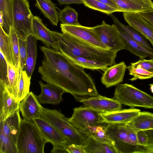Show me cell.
Here are the masks:
<instances>
[{
  "mask_svg": "<svg viewBox=\"0 0 153 153\" xmlns=\"http://www.w3.org/2000/svg\"><path fill=\"white\" fill-rule=\"evenodd\" d=\"M40 49L43 59L38 72L44 81L71 94L78 102L99 95L94 79L84 68L59 51L43 46Z\"/></svg>",
  "mask_w": 153,
  "mask_h": 153,
  "instance_id": "6da1fadb",
  "label": "cell"
},
{
  "mask_svg": "<svg viewBox=\"0 0 153 153\" xmlns=\"http://www.w3.org/2000/svg\"><path fill=\"white\" fill-rule=\"evenodd\" d=\"M59 51L68 57H76L108 64L115 63L117 52L95 46L68 34L51 31Z\"/></svg>",
  "mask_w": 153,
  "mask_h": 153,
  "instance_id": "7a4b0ae2",
  "label": "cell"
},
{
  "mask_svg": "<svg viewBox=\"0 0 153 153\" xmlns=\"http://www.w3.org/2000/svg\"><path fill=\"white\" fill-rule=\"evenodd\" d=\"M48 143L33 122L21 119L17 137V153H44Z\"/></svg>",
  "mask_w": 153,
  "mask_h": 153,
  "instance_id": "3957f363",
  "label": "cell"
},
{
  "mask_svg": "<svg viewBox=\"0 0 153 153\" xmlns=\"http://www.w3.org/2000/svg\"><path fill=\"white\" fill-rule=\"evenodd\" d=\"M55 128L67 140L68 145H84L86 136L74 126L68 118L56 109L43 108L40 116Z\"/></svg>",
  "mask_w": 153,
  "mask_h": 153,
  "instance_id": "277c9868",
  "label": "cell"
},
{
  "mask_svg": "<svg viewBox=\"0 0 153 153\" xmlns=\"http://www.w3.org/2000/svg\"><path fill=\"white\" fill-rule=\"evenodd\" d=\"M113 98L122 105L131 107L153 108V97L131 84H118Z\"/></svg>",
  "mask_w": 153,
  "mask_h": 153,
  "instance_id": "5b68a950",
  "label": "cell"
},
{
  "mask_svg": "<svg viewBox=\"0 0 153 153\" xmlns=\"http://www.w3.org/2000/svg\"><path fill=\"white\" fill-rule=\"evenodd\" d=\"M13 25L19 39L26 40L33 34L32 23L34 16L28 0H12Z\"/></svg>",
  "mask_w": 153,
  "mask_h": 153,
  "instance_id": "8992f818",
  "label": "cell"
},
{
  "mask_svg": "<svg viewBox=\"0 0 153 153\" xmlns=\"http://www.w3.org/2000/svg\"><path fill=\"white\" fill-rule=\"evenodd\" d=\"M105 127L109 140L117 153H136V148L129 140L126 123H108Z\"/></svg>",
  "mask_w": 153,
  "mask_h": 153,
  "instance_id": "52a82bcc",
  "label": "cell"
},
{
  "mask_svg": "<svg viewBox=\"0 0 153 153\" xmlns=\"http://www.w3.org/2000/svg\"><path fill=\"white\" fill-rule=\"evenodd\" d=\"M100 41L109 50L117 53L125 47L119 31L114 25H110L103 21L100 25L91 27Z\"/></svg>",
  "mask_w": 153,
  "mask_h": 153,
  "instance_id": "ba28073f",
  "label": "cell"
},
{
  "mask_svg": "<svg viewBox=\"0 0 153 153\" xmlns=\"http://www.w3.org/2000/svg\"><path fill=\"white\" fill-rule=\"evenodd\" d=\"M73 110L72 116L68 120L79 130L83 129L87 126L102 125L105 123L101 113L90 107L85 105L76 107Z\"/></svg>",
  "mask_w": 153,
  "mask_h": 153,
  "instance_id": "9c48e42d",
  "label": "cell"
},
{
  "mask_svg": "<svg viewBox=\"0 0 153 153\" xmlns=\"http://www.w3.org/2000/svg\"><path fill=\"white\" fill-rule=\"evenodd\" d=\"M62 33L74 36L98 48L109 50L100 41L91 27L60 24Z\"/></svg>",
  "mask_w": 153,
  "mask_h": 153,
  "instance_id": "30bf717a",
  "label": "cell"
},
{
  "mask_svg": "<svg viewBox=\"0 0 153 153\" xmlns=\"http://www.w3.org/2000/svg\"><path fill=\"white\" fill-rule=\"evenodd\" d=\"M36 126L48 143L54 146L65 147L68 145L65 138L53 126L40 117L32 120Z\"/></svg>",
  "mask_w": 153,
  "mask_h": 153,
  "instance_id": "8fae6325",
  "label": "cell"
},
{
  "mask_svg": "<svg viewBox=\"0 0 153 153\" xmlns=\"http://www.w3.org/2000/svg\"><path fill=\"white\" fill-rule=\"evenodd\" d=\"M79 102L101 113L111 112L122 108V104L117 100L99 94L82 100Z\"/></svg>",
  "mask_w": 153,
  "mask_h": 153,
  "instance_id": "7c38bea8",
  "label": "cell"
},
{
  "mask_svg": "<svg viewBox=\"0 0 153 153\" xmlns=\"http://www.w3.org/2000/svg\"><path fill=\"white\" fill-rule=\"evenodd\" d=\"M36 96L32 92H29L20 103L19 110L23 119L30 121L41 116L43 108L41 105Z\"/></svg>",
  "mask_w": 153,
  "mask_h": 153,
  "instance_id": "4fadbf2b",
  "label": "cell"
},
{
  "mask_svg": "<svg viewBox=\"0 0 153 153\" xmlns=\"http://www.w3.org/2000/svg\"><path fill=\"white\" fill-rule=\"evenodd\" d=\"M123 15L128 25L140 32L153 46V25L137 13L123 12Z\"/></svg>",
  "mask_w": 153,
  "mask_h": 153,
  "instance_id": "5bb4252c",
  "label": "cell"
},
{
  "mask_svg": "<svg viewBox=\"0 0 153 153\" xmlns=\"http://www.w3.org/2000/svg\"><path fill=\"white\" fill-rule=\"evenodd\" d=\"M127 66L124 62L115 64L104 70L101 81L106 88L115 86L123 81Z\"/></svg>",
  "mask_w": 153,
  "mask_h": 153,
  "instance_id": "9a60e30c",
  "label": "cell"
},
{
  "mask_svg": "<svg viewBox=\"0 0 153 153\" xmlns=\"http://www.w3.org/2000/svg\"><path fill=\"white\" fill-rule=\"evenodd\" d=\"M33 34L37 40L42 42L47 47L59 51L52 31L43 24L39 17L34 16L32 23Z\"/></svg>",
  "mask_w": 153,
  "mask_h": 153,
  "instance_id": "2e32d148",
  "label": "cell"
},
{
  "mask_svg": "<svg viewBox=\"0 0 153 153\" xmlns=\"http://www.w3.org/2000/svg\"><path fill=\"white\" fill-rule=\"evenodd\" d=\"M41 89L40 94L36 96L41 104H59L62 100V94L65 92L61 88L50 83L45 84L41 81L39 82Z\"/></svg>",
  "mask_w": 153,
  "mask_h": 153,
  "instance_id": "e0dca14e",
  "label": "cell"
},
{
  "mask_svg": "<svg viewBox=\"0 0 153 153\" xmlns=\"http://www.w3.org/2000/svg\"><path fill=\"white\" fill-rule=\"evenodd\" d=\"M118 12L138 13L153 9L152 0H111Z\"/></svg>",
  "mask_w": 153,
  "mask_h": 153,
  "instance_id": "ac0fdd59",
  "label": "cell"
},
{
  "mask_svg": "<svg viewBox=\"0 0 153 153\" xmlns=\"http://www.w3.org/2000/svg\"><path fill=\"white\" fill-rule=\"evenodd\" d=\"M20 103L11 96L0 83V120H4L19 110Z\"/></svg>",
  "mask_w": 153,
  "mask_h": 153,
  "instance_id": "d6986e66",
  "label": "cell"
},
{
  "mask_svg": "<svg viewBox=\"0 0 153 153\" xmlns=\"http://www.w3.org/2000/svg\"><path fill=\"white\" fill-rule=\"evenodd\" d=\"M140 111L138 109L131 108L101 113L105 123H123L131 120L139 114Z\"/></svg>",
  "mask_w": 153,
  "mask_h": 153,
  "instance_id": "ffe728a7",
  "label": "cell"
},
{
  "mask_svg": "<svg viewBox=\"0 0 153 153\" xmlns=\"http://www.w3.org/2000/svg\"><path fill=\"white\" fill-rule=\"evenodd\" d=\"M19 111H16L4 120H0V131L16 142L22 119Z\"/></svg>",
  "mask_w": 153,
  "mask_h": 153,
  "instance_id": "44dd1931",
  "label": "cell"
},
{
  "mask_svg": "<svg viewBox=\"0 0 153 153\" xmlns=\"http://www.w3.org/2000/svg\"><path fill=\"white\" fill-rule=\"evenodd\" d=\"M119 31L124 45V49L128 51L141 59L148 56L152 58L153 51L145 48L125 33Z\"/></svg>",
  "mask_w": 153,
  "mask_h": 153,
  "instance_id": "7402d4cb",
  "label": "cell"
},
{
  "mask_svg": "<svg viewBox=\"0 0 153 153\" xmlns=\"http://www.w3.org/2000/svg\"><path fill=\"white\" fill-rule=\"evenodd\" d=\"M37 40L33 34L29 36L26 39V57L24 70L31 78L35 68L37 56Z\"/></svg>",
  "mask_w": 153,
  "mask_h": 153,
  "instance_id": "603a6c76",
  "label": "cell"
},
{
  "mask_svg": "<svg viewBox=\"0 0 153 153\" xmlns=\"http://www.w3.org/2000/svg\"><path fill=\"white\" fill-rule=\"evenodd\" d=\"M109 15L118 30L125 33L145 48L153 51V49L148 43L147 39L138 30L129 25H126L122 23L112 14Z\"/></svg>",
  "mask_w": 153,
  "mask_h": 153,
  "instance_id": "cb8c5ba5",
  "label": "cell"
},
{
  "mask_svg": "<svg viewBox=\"0 0 153 153\" xmlns=\"http://www.w3.org/2000/svg\"><path fill=\"white\" fill-rule=\"evenodd\" d=\"M126 124L136 132L153 129V114L146 111L140 112Z\"/></svg>",
  "mask_w": 153,
  "mask_h": 153,
  "instance_id": "d4e9b609",
  "label": "cell"
},
{
  "mask_svg": "<svg viewBox=\"0 0 153 153\" xmlns=\"http://www.w3.org/2000/svg\"><path fill=\"white\" fill-rule=\"evenodd\" d=\"M36 0L35 5L52 25L57 26L59 20V13L56 10V4L51 0Z\"/></svg>",
  "mask_w": 153,
  "mask_h": 153,
  "instance_id": "484cf974",
  "label": "cell"
},
{
  "mask_svg": "<svg viewBox=\"0 0 153 153\" xmlns=\"http://www.w3.org/2000/svg\"><path fill=\"white\" fill-rule=\"evenodd\" d=\"M83 146L86 153H117L112 145L100 142L90 136H86Z\"/></svg>",
  "mask_w": 153,
  "mask_h": 153,
  "instance_id": "4316f807",
  "label": "cell"
},
{
  "mask_svg": "<svg viewBox=\"0 0 153 153\" xmlns=\"http://www.w3.org/2000/svg\"><path fill=\"white\" fill-rule=\"evenodd\" d=\"M79 130L86 136L91 137L99 141L112 145L107 134L105 126L101 125L94 126L88 125L83 129Z\"/></svg>",
  "mask_w": 153,
  "mask_h": 153,
  "instance_id": "83f0119b",
  "label": "cell"
},
{
  "mask_svg": "<svg viewBox=\"0 0 153 153\" xmlns=\"http://www.w3.org/2000/svg\"><path fill=\"white\" fill-rule=\"evenodd\" d=\"M0 16L3 20L2 27L8 34L13 25L12 0H0Z\"/></svg>",
  "mask_w": 153,
  "mask_h": 153,
  "instance_id": "f1b7e54d",
  "label": "cell"
},
{
  "mask_svg": "<svg viewBox=\"0 0 153 153\" xmlns=\"http://www.w3.org/2000/svg\"><path fill=\"white\" fill-rule=\"evenodd\" d=\"M31 79L25 70H21L19 76L16 91V101L21 102L29 93Z\"/></svg>",
  "mask_w": 153,
  "mask_h": 153,
  "instance_id": "f546056e",
  "label": "cell"
},
{
  "mask_svg": "<svg viewBox=\"0 0 153 153\" xmlns=\"http://www.w3.org/2000/svg\"><path fill=\"white\" fill-rule=\"evenodd\" d=\"M7 65L8 85L5 89L16 100V91L19 76L22 70L19 64L17 68L8 62Z\"/></svg>",
  "mask_w": 153,
  "mask_h": 153,
  "instance_id": "4dcf8cb0",
  "label": "cell"
},
{
  "mask_svg": "<svg viewBox=\"0 0 153 153\" xmlns=\"http://www.w3.org/2000/svg\"><path fill=\"white\" fill-rule=\"evenodd\" d=\"M75 64L83 68L92 70L105 69L109 65L106 63L76 57H68Z\"/></svg>",
  "mask_w": 153,
  "mask_h": 153,
  "instance_id": "1f68e13d",
  "label": "cell"
},
{
  "mask_svg": "<svg viewBox=\"0 0 153 153\" xmlns=\"http://www.w3.org/2000/svg\"><path fill=\"white\" fill-rule=\"evenodd\" d=\"M78 13L69 6H65L59 13V20L62 24L68 25H80L78 21Z\"/></svg>",
  "mask_w": 153,
  "mask_h": 153,
  "instance_id": "d6a6232c",
  "label": "cell"
},
{
  "mask_svg": "<svg viewBox=\"0 0 153 153\" xmlns=\"http://www.w3.org/2000/svg\"><path fill=\"white\" fill-rule=\"evenodd\" d=\"M0 50L7 62L13 64L9 35L0 25Z\"/></svg>",
  "mask_w": 153,
  "mask_h": 153,
  "instance_id": "836d02e7",
  "label": "cell"
},
{
  "mask_svg": "<svg viewBox=\"0 0 153 153\" xmlns=\"http://www.w3.org/2000/svg\"><path fill=\"white\" fill-rule=\"evenodd\" d=\"M8 35L9 36L13 65L17 68L19 63V38L12 26L10 28Z\"/></svg>",
  "mask_w": 153,
  "mask_h": 153,
  "instance_id": "e575fe53",
  "label": "cell"
},
{
  "mask_svg": "<svg viewBox=\"0 0 153 153\" xmlns=\"http://www.w3.org/2000/svg\"><path fill=\"white\" fill-rule=\"evenodd\" d=\"M83 4L85 6L92 9L100 11L108 15L118 12L115 8L97 0H82Z\"/></svg>",
  "mask_w": 153,
  "mask_h": 153,
  "instance_id": "d590c367",
  "label": "cell"
},
{
  "mask_svg": "<svg viewBox=\"0 0 153 153\" xmlns=\"http://www.w3.org/2000/svg\"><path fill=\"white\" fill-rule=\"evenodd\" d=\"M0 153H17L16 142L0 131Z\"/></svg>",
  "mask_w": 153,
  "mask_h": 153,
  "instance_id": "8d00e7d4",
  "label": "cell"
},
{
  "mask_svg": "<svg viewBox=\"0 0 153 153\" xmlns=\"http://www.w3.org/2000/svg\"><path fill=\"white\" fill-rule=\"evenodd\" d=\"M129 71V74L133 76L129 80L134 81L137 79H146L153 77V73L148 71L141 68H134L130 65L127 67Z\"/></svg>",
  "mask_w": 153,
  "mask_h": 153,
  "instance_id": "74e56055",
  "label": "cell"
},
{
  "mask_svg": "<svg viewBox=\"0 0 153 153\" xmlns=\"http://www.w3.org/2000/svg\"><path fill=\"white\" fill-rule=\"evenodd\" d=\"M0 83L6 89L8 85L7 62L0 51Z\"/></svg>",
  "mask_w": 153,
  "mask_h": 153,
  "instance_id": "f35d334b",
  "label": "cell"
},
{
  "mask_svg": "<svg viewBox=\"0 0 153 153\" xmlns=\"http://www.w3.org/2000/svg\"><path fill=\"white\" fill-rule=\"evenodd\" d=\"M19 64L22 70H23L25 63L26 57V40L19 39Z\"/></svg>",
  "mask_w": 153,
  "mask_h": 153,
  "instance_id": "ab89813d",
  "label": "cell"
},
{
  "mask_svg": "<svg viewBox=\"0 0 153 153\" xmlns=\"http://www.w3.org/2000/svg\"><path fill=\"white\" fill-rule=\"evenodd\" d=\"M130 65L134 68H141L153 73V61L152 59H140L136 62L131 63Z\"/></svg>",
  "mask_w": 153,
  "mask_h": 153,
  "instance_id": "60d3db41",
  "label": "cell"
},
{
  "mask_svg": "<svg viewBox=\"0 0 153 153\" xmlns=\"http://www.w3.org/2000/svg\"><path fill=\"white\" fill-rule=\"evenodd\" d=\"M67 153H86L84 147L82 145L72 144L68 145L65 148Z\"/></svg>",
  "mask_w": 153,
  "mask_h": 153,
  "instance_id": "b9f144b4",
  "label": "cell"
},
{
  "mask_svg": "<svg viewBox=\"0 0 153 153\" xmlns=\"http://www.w3.org/2000/svg\"><path fill=\"white\" fill-rule=\"evenodd\" d=\"M137 140L139 145L148 146V139L144 131H140L137 132Z\"/></svg>",
  "mask_w": 153,
  "mask_h": 153,
  "instance_id": "7bdbcfd3",
  "label": "cell"
},
{
  "mask_svg": "<svg viewBox=\"0 0 153 153\" xmlns=\"http://www.w3.org/2000/svg\"><path fill=\"white\" fill-rule=\"evenodd\" d=\"M137 13L153 25V9Z\"/></svg>",
  "mask_w": 153,
  "mask_h": 153,
  "instance_id": "ee69618b",
  "label": "cell"
},
{
  "mask_svg": "<svg viewBox=\"0 0 153 153\" xmlns=\"http://www.w3.org/2000/svg\"><path fill=\"white\" fill-rule=\"evenodd\" d=\"M148 139V146H153V129L144 131Z\"/></svg>",
  "mask_w": 153,
  "mask_h": 153,
  "instance_id": "f6af8a7d",
  "label": "cell"
},
{
  "mask_svg": "<svg viewBox=\"0 0 153 153\" xmlns=\"http://www.w3.org/2000/svg\"><path fill=\"white\" fill-rule=\"evenodd\" d=\"M60 5L72 4H83L82 0H57Z\"/></svg>",
  "mask_w": 153,
  "mask_h": 153,
  "instance_id": "bcb514c9",
  "label": "cell"
},
{
  "mask_svg": "<svg viewBox=\"0 0 153 153\" xmlns=\"http://www.w3.org/2000/svg\"><path fill=\"white\" fill-rule=\"evenodd\" d=\"M65 148V147L62 146H53L51 150V153H67Z\"/></svg>",
  "mask_w": 153,
  "mask_h": 153,
  "instance_id": "7dc6e473",
  "label": "cell"
},
{
  "mask_svg": "<svg viewBox=\"0 0 153 153\" xmlns=\"http://www.w3.org/2000/svg\"><path fill=\"white\" fill-rule=\"evenodd\" d=\"M104 4L111 6V7L116 8L117 7L115 4L111 0H97Z\"/></svg>",
  "mask_w": 153,
  "mask_h": 153,
  "instance_id": "c3c4849f",
  "label": "cell"
},
{
  "mask_svg": "<svg viewBox=\"0 0 153 153\" xmlns=\"http://www.w3.org/2000/svg\"><path fill=\"white\" fill-rule=\"evenodd\" d=\"M148 146V153H153V146Z\"/></svg>",
  "mask_w": 153,
  "mask_h": 153,
  "instance_id": "681fc988",
  "label": "cell"
},
{
  "mask_svg": "<svg viewBox=\"0 0 153 153\" xmlns=\"http://www.w3.org/2000/svg\"><path fill=\"white\" fill-rule=\"evenodd\" d=\"M150 89L151 92L153 93V84H150Z\"/></svg>",
  "mask_w": 153,
  "mask_h": 153,
  "instance_id": "f907efd6",
  "label": "cell"
},
{
  "mask_svg": "<svg viewBox=\"0 0 153 153\" xmlns=\"http://www.w3.org/2000/svg\"><path fill=\"white\" fill-rule=\"evenodd\" d=\"M152 60L153 61V57H152Z\"/></svg>",
  "mask_w": 153,
  "mask_h": 153,
  "instance_id": "816d5d0a",
  "label": "cell"
}]
</instances>
